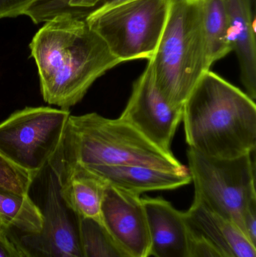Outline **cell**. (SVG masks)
<instances>
[{"instance_id": "10", "label": "cell", "mask_w": 256, "mask_h": 257, "mask_svg": "<svg viewBox=\"0 0 256 257\" xmlns=\"http://www.w3.org/2000/svg\"><path fill=\"white\" fill-rule=\"evenodd\" d=\"M101 223L129 256H150L147 217L139 195L107 184Z\"/></svg>"}, {"instance_id": "2", "label": "cell", "mask_w": 256, "mask_h": 257, "mask_svg": "<svg viewBox=\"0 0 256 257\" xmlns=\"http://www.w3.org/2000/svg\"><path fill=\"white\" fill-rule=\"evenodd\" d=\"M182 120L189 149L202 155L229 159L255 151V101L211 71L186 98Z\"/></svg>"}, {"instance_id": "19", "label": "cell", "mask_w": 256, "mask_h": 257, "mask_svg": "<svg viewBox=\"0 0 256 257\" xmlns=\"http://www.w3.org/2000/svg\"><path fill=\"white\" fill-rule=\"evenodd\" d=\"M80 229L84 257H130L101 223L80 217Z\"/></svg>"}, {"instance_id": "20", "label": "cell", "mask_w": 256, "mask_h": 257, "mask_svg": "<svg viewBox=\"0 0 256 257\" xmlns=\"http://www.w3.org/2000/svg\"><path fill=\"white\" fill-rule=\"evenodd\" d=\"M35 178L26 171L11 163L0 154V191L29 195Z\"/></svg>"}, {"instance_id": "9", "label": "cell", "mask_w": 256, "mask_h": 257, "mask_svg": "<svg viewBox=\"0 0 256 257\" xmlns=\"http://www.w3.org/2000/svg\"><path fill=\"white\" fill-rule=\"evenodd\" d=\"M183 107L171 105L156 87L147 65L136 80L126 108L119 118L132 126L153 145L171 151L176 130L182 121Z\"/></svg>"}, {"instance_id": "4", "label": "cell", "mask_w": 256, "mask_h": 257, "mask_svg": "<svg viewBox=\"0 0 256 257\" xmlns=\"http://www.w3.org/2000/svg\"><path fill=\"white\" fill-rule=\"evenodd\" d=\"M147 65L167 102L183 107L197 83L211 67L201 0H170L163 33Z\"/></svg>"}, {"instance_id": "5", "label": "cell", "mask_w": 256, "mask_h": 257, "mask_svg": "<svg viewBox=\"0 0 256 257\" xmlns=\"http://www.w3.org/2000/svg\"><path fill=\"white\" fill-rule=\"evenodd\" d=\"M170 0H126L102 5L87 24L121 61L150 60L165 28Z\"/></svg>"}, {"instance_id": "11", "label": "cell", "mask_w": 256, "mask_h": 257, "mask_svg": "<svg viewBox=\"0 0 256 257\" xmlns=\"http://www.w3.org/2000/svg\"><path fill=\"white\" fill-rule=\"evenodd\" d=\"M150 235V255L192 257L191 229L185 212L162 198L142 199Z\"/></svg>"}, {"instance_id": "18", "label": "cell", "mask_w": 256, "mask_h": 257, "mask_svg": "<svg viewBox=\"0 0 256 257\" xmlns=\"http://www.w3.org/2000/svg\"><path fill=\"white\" fill-rule=\"evenodd\" d=\"M105 0H35L24 12L35 24L46 23L58 17L86 19Z\"/></svg>"}, {"instance_id": "7", "label": "cell", "mask_w": 256, "mask_h": 257, "mask_svg": "<svg viewBox=\"0 0 256 257\" xmlns=\"http://www.w3.org/2000/svg\"><path fill=\"white\" fill-rule=\"evenodd\" d=\"M69 110L27 107L0 123V154L36 178L58 151Z\"/></svg>"}, {"instance_id": "1", "label": "cell", "mask_w": 256, "mask_h": 257, "mask_svg": "<svg viewBox=\"0 0 256 257\" xmlns=\"http://www.w3.org/2000/svg\"><path fill=\"white\" fill-rule=\"evenodd\" d=\"M30 48L44 100L63 110L81 102L98 78L122 63L86 19L70 16L46 22Z\"/></svg>"}, {"instance_id": "13", "label": "cell", "mask_w": 256, "mask_h": 257, "mask_svg": "<svg viewBox=\"0 0 256 257\" xmlns=\"http://www.w3.org/2000/svg\"><path fill=\"white\" fill-rule=\"evenodd\" d=\"M232 51L236 53L246 93L256 98V0H225Z\"/></svg>"}, {"instance_id": "21", "label": "cell", "mask_w": 256, "mask_h": 257, "mask_svg": "<svg viewBox=\"0 0 256 257\" xmlns=\"http://www.w3.org/2000/svg\"><path fill=\"white\" fill-rule=\"evenodd\" d=\"M0 257H31L10 228L0 229Z\"/></svg>"}, {"instance_id": "15", "label": "cell", "mask_w": 256, "mask_h": 257, "mask_svg": "<svg viewBox=\"0 0 256 257\" xmlns=\"http://www.w3.org/2000/svg\"><path fill=\"white\" fill-rule=\"evenodd\" d=\"M51 169L58 183L60 194L69 208L81 218L101 223L107 184L80 166H57Z\"/></svg>"}, {"instance_id": "8", "label": "cell", "mask_w": 256, "mask_h": 257, "mask_svg": "<svg viewBox=\"0 0 256 257\" xmlns=\"http://www.w3.org/2000/svg\"><path fill=\"white\" fill-rule=\"evenodd\" d=\"M48 181L42 207L40 232L20 234L23 247L31 257H84L80 217L65 202L54 174Z\"/></svg>"}, {"instance_id": "25", "label": "cell", "mask_w": 256, "mask_h": 257, "mask_svg": "<svg viewBox=\"0 0 256 257\" xmlns=\"http://www.w3.org/2000/svg\"><path fill=\"white\" fill-rule=\"evenodd\" d=\"M123 1H126V0H105L102 5L113 4V3H120V2Z\"/></svg>"}, {"instance_id": "17", "label": "cell", "mask_w": 256, "mask_h": 257, "mask_svg": "<svg viewBox=\"0 0 256 257\" xmlns=\"http://www.w3.org/2000/svg\"><path fill=\"white\" fill-rule=\"evenodd\" d=\"M0 219L6 227L20 234H34L40 232L42 214L29 195L20 196L0 191Z\"/></svg>"}, {"instance_id": "6", "label": "cell", "mask_w": 256, "mask_h": 257, "mask_svg": "<svg viewBox=\"0 0 256 257\" xmlns=\"http://www.w3.org/2000/svg\"><path fill=\"white\" fill-rule=\"evenodd\" d=\"M251 155L216 158L189 148L187 151L189 175L195 187L194 198L210 211L237 225L245 235V210L256 199L255 163Z\"/></svg>"}, {"instance_id": "12", "label": "cell", "mask_w": 256, "mask_h": 257, "mask_svg": "<svg viewBox=\"0 0 256 257\" xmlns=\"http://www.w3.org/2000/svg\"><path fill=\"white\" fill-rule=\"evenodd\" d=\"M192 232L202 237L225 257H256L254 245L232 222L210 211L194 198L185 212Z\"/></svg>"}, {"instance_id": "16", "label": "cell", "mask_w": 256, "mask_h": 257, "mask_svg": "<svg viewBox=\"0 0 256 257\" xmlns=\"http://www.w3.org/2000/svg\"><path fill=\"white\" fill-rule=\"evenodd\" d=\"M203 24L210 66L232 51L225 0H201Z\"/></svg>"}, {"instance_id": "23", "label": "cell", "mask_w": 256, "mask_h": 257, "mask_svg": "<svg viewBox=\"0 0 256 257\" xmlns=\"http://www.w3.org/2000/svg\"><path fill=\"white\" fill-rule=\"evenodd\" d=\"M35 0H0V19L24 15Z\"/></svg>"}, {"instance_id": "22", "label": "cell", "mask_w": 256, "mask_h": 257, "mask_svg": "<svg viewBox=\"0 0 256 257\" xmlns=\"http://www.w3.org/2000/svg\"><path fill=\"white\" fill-rule=\"evenodd\" d=\"M190 237L192 257H225L192 229Z\"/></svg>"}, {"instance_id": "3", "label": "cell", "mask_w": 256, "mask_h": 257, "mask_svg": "<svg viewBox=\"0 0 256 257\" xmlns=\"http://www.w3.org/2000/svg\"><path fill=\"white\" fill-rule=\"evenodd\" d=\"M147 166L163 170H187L171 151L153 145L121 119H108L97 113L70 115L64 138L51 167L78 166Z\"/></svg>"}, {"instance_id": "26", "label": "cell", "mask_w": 256, "mask_h": 257, "mask_svg": "<svg viewBox=\"0 0 256 257\" xmlns=\"http://www.w3.org/2000/svg\"><path fill=\"white\" fill-rule=\"evenodd\" d=\"M5 226L4 224H3V221H2L1 219H0V229H2V228L4 227Z\"/></svg>"}, {"instance_id": "14", "label": "cell", "mask_w": 256, "mask_h": 257, "mask_svg": "<svg viewBox=\"0 0 256 257\" xmlns=\"http://www.w3.org/2000/svg\"><path fill=\"white\" fill-rule=\"evenodd\" d=\"M84 169L108 185L139 196L145 192L174 190L191 182L188 169L174 172L134 165L95 166Z\"/></svg>"}, {"instance_id": "24", "label": "cell", "mask_w": 256, "mask_h": 257, "mask_svg": "<svg viewBox=\"0 0 256 257\" xmlns=\"http://www.w3.org/2000/svg\"><path fill=\"white\" fill-rule=\"evenodd\" d=\"M243 226L246 236L256 246V199L251 201L245 210Z\"/></svg>"}]
</instances>
